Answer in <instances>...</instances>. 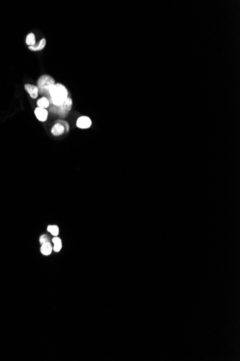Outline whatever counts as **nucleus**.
<instances>
[{"label":"nucleus","instance_id":"nucleus-2","mask_svg":"<svg viewBox=\"0 0 240 361\" xmlns=\"http://www.w3.org/2000/svg\"><path fill=\"white\" fill-rule=\"evenodd\" d=\"M37 87H38V92L43 94V95H48V100L50 102V94L48 92V89L50 86L56 84L54 79L50 75L44 74L39 77L37 80Z\"/></svg>","mask_w":240,"mask_h":361},{"label":"nucleus","instance_id":"nucleus-10","mask_svg":"<svg viewBox=\"0 0 240 361\" xmlns=\"http://www.w3.org/2000/svg\"><path fill=\"white\" fill-rule=\"evenodd\" d=\"M45 45H46V40L45 38H43L42 40H41V41H40L38 45L37 46L35 45V46H29V49L30 50V51H41V50H43L44 48H45Z\"/></svg>","mask_w":240,"mask_h":361},{"label":"nucleus","instance_id":"nucleus-8","mask_svg":"<svg viewBox=\"0 0 240 361\" xmlns=\"http://www.w3.org/2000/svg\"><path fill=\"white\" fill-rule=\"evenodd\" d=\"M52 250H53V249H52V244H50V242L44 243V244H42L41 247V253L45 256L50 255L52 253Z\"/></svg>","mask_w":240,"mask_h":361},{"label":"nucleus","instance_id":"nucleus-7","mask_svg":"<svg viewBox=\"0 0 240 361\" xmlns=\"http://www.w3.org/2000/svg\"><path fill=\"white\" fill-rule=\"evenodd\" d=\"M65 133V128L60 123H57L51 129V133L55 136H59Z\"/></svg>","mask_w":240,"mask_h":361},{"label":"nucleus","instance_id":"nucleus-15","mask_svg":"<svg viewBox=\"0 0 240 361\" xmlns=\"http://www.w3.org/2000/svg\"><path fill=\"white\" fill-rule=\"evenodd\" d=\"M57 123H60V124H62L64 126V128H65V131H66V132L68 131V130H69V125L68 124V123H67L66 121H61V120H59V121H57Z\"/></svg>","mask_w":240,"mask_h":361},{"label":"nucleus","instance_id":"nucleus-13","mask_svg":"<svg viewBox=\"0 0 240 361\" xmlns=\"http://www.w3.org/2000/svg\"><path fill=\"white\" fill-rule=\"evenodd\" d=\"M48 232H49L54 236H58L59 234V228L56 225H50L48 226Z\"/></svg>","mask_w":240,"mask_h":361},{"label":"nucleus","instance_id":"nucleus-11","mask_svg":"<svg viewBox=\"0 0 240 361\" xmlns=\"http://www.w3.org/2000/svg\"><path fill=\"white\" fill-rule=\"evenodd\" d=\"M37 106H38V108L46 109L47 108H48V107H49L50 102L47 97H41V99H39L38 100H37Z\"/></svg>","mask_w":240,"mask_h":361},{"label":"nucleus","instance_id":"nucleus-5","mask_svg":"<svg viewBox=\"0 0 240 361\" xmlns=\"http://www.w3.org/2000/svg\"><path fill=\"white\" fill-rule=\"evenodd\" d=\"M35 115L37 120L42 122H45L47 121L48 116V112L46 109L41 108H36L35 109Z\"/></svg>","mask_w":240,"mask_h":361},{"label":"nucleus","instance_id":"nucleus-6","mask_svg":"<svg viewBox=\"0 0 240 361\" xmlns=\"http://www.w3.org/2000/svg\"><path fill=\"white\" fill-rule=\"evenodd\" d=\"M25 89L29 94V96L33 99H35L38 96V87L37 86L30 85V84H26L25 85Z\"/></svg>","mask_w":240,"mask_h":361},{"label":"nucleus","instance_id":"nucleus-4","mask_svg":"<svg viewBox=\"0 0 240 361\" xmlns=\"http://www.w3.org/2000/svg\"><path fill=\"white\" fill-rule=\"evenodd\" d=\"M92 122L91 119L87 116H81L77 120L76 125L78 128L81 129H86L91 127Z\"/></svg>","mask_w":240,"mask_h":361},{"label":"nucleus","instance_id":"nucleus-12","mask_svg":"<svg viewBox=\"0 0 240 361\" xmlns=\"http://www.w3.org/2000/svg\"><path fill=\"white\" fill-rule=\"evenodd\" d=\"M26 43L29 46H35L36 45V41H35V36L34 33H30L27 35Z\"/></svg>","mask_w":240,"mask_h":361},{"label":"nucleus","instance_id":"nucleus-9","mask_svg":"<svg viewBox=\"0 0 240 361\" xmlns=\"http://www.w3.org/2000/svg\"><path fill=\"white\" fill-rule=\"evenodd\" d=\"M52 242L53 243V244H54L53 247H52L53 251L56 252H60V249H61V248H62L61 239H60L58 236H55L54 238H52Z\"/></svg>","mask_w":240,"mask_h":361},{"label":"nucleus","instance_id":"nucleus-3","mask_svg":"<svg viewBox=\"0 0 240 361\" xmlns=\"http://www.w3.org/2000/svg\"><path fill=\"white\" fill-rule=\"evenodd\" d=\"M72 100L71 97H68L64 103L60 106H56L59 109L58 114L61 116H66L72 108Z\"/></svg>","mask_w":240,"mask_h":361},{"label":"nucleus","instance_id":"nucleus-14","mask_svg":"<svg viewBox=\"0 0 240 361\" xmlns=\"http://www.w3.org/2000/svg\"><path fill=\"white\" fill-rule=\"evenodd\" d=\"M40 243H41V244H44V243H46V242H50V239H49V237H48V235L46 234H43L42 235V236H40Z\"/></svg>","mask_w":240,"mask_h":361},{"label":"nucleus","instance_id":"nucleus-1","mask_svg":"<svg viewBox=\"0 0 240 361\" xmlns=\"http://www.w3.org/2000/svg\"><path fill=\"white\" fill-rule=\"evenodd\" d=\"M48 92L50 94V102L55 106L61 105L68 97V90L61 83H56L50 86Z\"/></svg>","mask_w":240,"mask_h":361}]
</instances>
